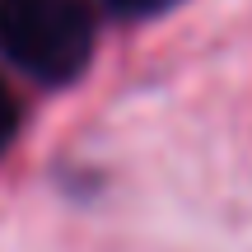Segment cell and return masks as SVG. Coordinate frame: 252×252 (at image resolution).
<instances>
[{"label": "cell", "mask_w": 252, "mask_h": 252, "mask_svg": "<svg viewBox=\"0 0 252 252\" xmlns=\"http://www.w3.org/2000/svg\"><path fill=\"white\" fill-rule=\"evenodd\" d=\"M117 14H154V9H163V5H173V0H108Z\"/></svg>", "instance_id": "cell-3"}, {"label": "cell", "mask_w": 252, "mask_h": 252, "mask_svg": "<svg viewBox=\"0 0 252 252\" xmlns=\"http://www.w3.org/2000/svg\"><path fill=\"white\" fill-rule=\"evenodd\" d=\"M0 56L42 84H70L94 56L84 0H0Z\"/></svg>", "instance_id": "cell-1"}, {"label": "cell", "mask_w": 252, "mask_h": 252, "mask_svg": "<svg viewBox=\"0 0 252 252\" xmlns=\"http://www.w3.org/2000/svg\"><path fill=\"white\" fill-rule=\"evenodd\" d=\"M14 131H19V103H14V94H9L5 84H0V154L9 150Z\"/></svg>", "instance_id": "cell-2"}]
</instances>
